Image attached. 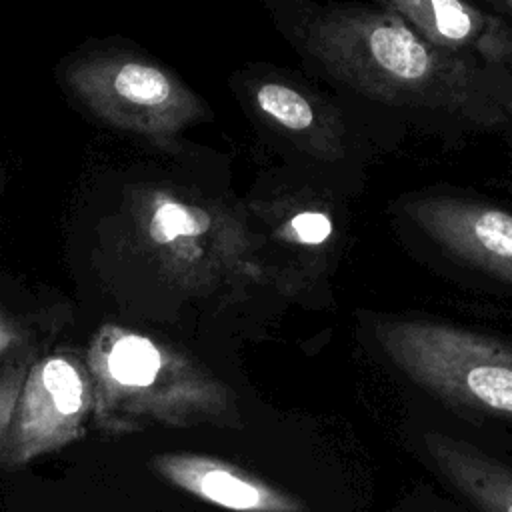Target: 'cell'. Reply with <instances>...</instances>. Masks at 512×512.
<instances>
[{
  "label": "cell",
  "mask_w": 512,
  "mask_h": 512,
  "mask_svg": "<svg viewBox=\"0 0 512 512\" xmlns=\"http://www.w3.org/2000/svg\"><path fill=\"white\" fill-rule=\"evenodd\" d=\"M384 356L428 392L512 420V348L484 334L430 320L374 324Z\"/></svg>",
  "instance_id": "cell-4"
},
{
  "label": "cell",
  "mask_w": 512,
  "mask_h": 512,
  "mask_svg": "<svg viewBox=\"0 0 512 512\" xmlns=\"http://www.w3.org/2000/svg\"><path fill=\"white\" fill-rule=\"evenodd\" d=\"M246 92L252 112L296 148L320 158L344 152L342 122L298 86L276 78H254Z\"/></svg>",
  "instance_id": "cell-11"
},
{
  "label": "cell",
  "mask_w": 512,
  "mask_h": 512,
  "mask_svg": "<svg viewBox=\"0 0 512 512\" xmlns=\"http://www.w3.org/2000/svg\"><path fill=\"white\" fill-rule=\"evenodd\" d=\"M248 222L266 274H272L274 264L324 266L336 250L338 230L328 200L296 192L256 202Z\"/></svg>",
  "instance_id": "cell-10"
},
{
  "label": "cell",
  "mask_w": 512,
  "mask_h": 512,
  "mask_svg": "<svg viewBox=\"0 0 512 512\" xmlns=\"http://www.w3.org/2000/svg\"><path fill=\"white\" fill-rule=\"evenodd\" d=\"M92 420L106 436L150 426H240L234 392L188 354L138 330L102 324L88 340Z\"/></svg>",
  "instance_id": "cell-2"
},
{
  "label": "cell",
  "mask_w": 512,
  "mask_h": 512,
  "mask_svg": "<svg viewBox=\"0 0 512 512\" xmlns=\"http://www.w3.org/2000/svg\"><path fill=\"white\" fill-rule=\"evenodd\" d=\"M130 222L144 256L188 294H212L266 276L248 216L172 184L132 188Z\"/></svg>",
  "instance_id": "cell-3"
},
{
  "label": "cell",
  "mask_w": 512,
  "mask_h": 512,
  "mask_svg": "<svg viewBox=\"0 0 512 512\" xmlns=\"http://www.w3.org/2000/svg\"><path fill=\"white\" fill-rule=\"evenodd\" d=\"M32 362H34V352L26 348L14 354L12 358H8L6 362H2L0 366V444L10 428L16 400Z\"/></svg>",
  "instance_id": "cell-13"
},
{
  "label": "cell",
  "mask_w": 512,
  "mask_h": 512,
  "mask_svg": "<svg viewBox=\"0 0 512 512\" xmlns=\"http://www.w3.org/2000/svg\"><path fill=\"white\" fill-rule=\"evenodd\" d=\"M68 90L106 124L166 142L210 112L176 74L136 54L108 52L72 60Z\"/></svg>",
  "instance_id": "cell-5"
},
{
  "label": "cell",
  "mask_w": 512,
  "mask_h": 512,
  "mask_svg": "<svg viewBox=\"0 0 512 512\" xmlns=\"http://www.w3.org/2000/svg\"><path fill=\"white\" fill-rule=\"evenodd\" d=\"M94 392L84 356L56 350L30 364L10 428L0 444V468H22L84 436Z\"/></svg>",
  "instance_id": "cell-6"
},
{
  "label": "cell",
  "mask_w": 512,
  "mask_h": 512,
  "mask_svg": "<svg viewBox=\"0 0 512 512\" xmlns=\"http://www.w3.org/2000/svg\"><path fill=\"white\" fill-rule=\"evenodd\" d=\"M300 40L332 78L380 104L464 126L506 120L486 68L430 44L390 10L322 8Z\"/></svg>",
  "instance_id": "cell-1"
},
{
  "label": "cell",
  "mask_w": 512,
  "mask_h": 512,
  "mask_svg": "<svg viewBox=\"0 0 512 512\" xmlns=\"http://www.w3.org/2000/svg\"><path fill=\"white\" fill-rule=\"evenodd\" d=\"M424 450L436 470L480 512H512V472L464 440L428 432Z\"/></svg>",
  "instance_id": "cell-12"
},
{
  "label": "cell",
  "mask_w": 512,
  "mask_h": 512,
  "mask_svg": "<svg viewBox=\"0 0 512 512\" xmlns=\"http://www.w3.org/2000/svg\"><path fill=\"white\" fill-rule=\"evenodd\" d=\"M430 44L482 68L512 62V30L470 0H382Z\"/></svg>",
  "instance_id": "cell-9"
},
{
  "label": "cell",
  "mask_w": 512,
  "mask_h": 512,
  "mask_svg": "<svg viewBox=\"0 0 512 512\" xmlns=\"http://www.w3.org/2000/svg\"><path fill=\"white\" fill-rule=\"evenodd\" d=\"M28 338L30 334L26 326L0 306V362H6L14 354L26 350Z\"/></svg>",
  "instance_id": "cell-14"
},
{
  "label": "cell",
  "mask_w": 512,
  "mask_h": 512,
  "mask_svg": "<svg viewBox=\"0 0 512 512\" xmlns=\"http://www.w3.org/2000/svg\"><path fill=\"white\" fill-rule=\"evenodd\" d=\"M510 102H512V100H510Z\"/></svg>",
  "instance_id": "cell-15"
},
{
  "label": "cell",
  "mask_w": 512,
  "mask_h": 512,
  "mask_svg": "<svg viewBox=\"0 0 512 512\" xmlns=\"http://www.w3.org/2000/svg\"><path fill=\"white\" fill-rule=\"evenodd\" d=\"M406 212L444 252L512 284V212L454 196L410 200Z\"/></svg>",
  "instance_id": "cell-7"
},
{
  "label": "cell",
  "mask_w": 512,
  "mask_h": 512,
  "mask_svg": "<svg viewBox=\"0 0 512 512\" xmlns=\"http://www.w3.org/2000/svg\"><path fill=\"white\" fill-rule=\"evenodd\" d=\"M150 468L182 492L230 512L308 510L298 496L214 456L164 452L152 456Z\"/></svg>",
  "instance_id": "cell-8"
}]
</instances>
